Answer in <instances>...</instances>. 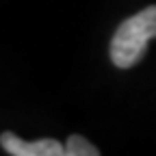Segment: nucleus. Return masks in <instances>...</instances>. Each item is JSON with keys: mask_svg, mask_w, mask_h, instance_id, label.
<instances>
[{"mask_svg": "<svg viewBox=\"0 0 156 156\" xmlns=\"http://www.w3.org/2000/svg\"><path fill=\"white\" fill-rule=\"evenodd\" d=\"M156 37V5L134 13L117 28L111 41V58L117 67H132L143 58L147 41Z\"/></svg>", "mask_w": 156, "mask_h": 156, "instance_id": "obj_1", "label": "nucleus"}, {"mask_svg": "<svg viewBox=\"0 0 156 156\" xmlns=\"http://www.w3.org/2000/svg\"><path fill=\"white\" fill-rule=\"evenodd\" d=\"M0 145L7 154L13 156H65V145L54 139H39V141H24L20 136L5 132L0 134Z\"/></svg>", "mask_w": 156, "mask_h": 156, "instance_id": "obj_2", "label": "nucleus"}, {"mask_svg": "<svg viewBox=\"0 0 156 156\" xmlns=\"http://www.w3.org/2000/svg\"><path fill=\"white\" fill-rule=\"evenodd\" d=\"M98 154H100V150L80 134H72L65 143V156H98Z\"/></svg>", "mask_w": 156, "mask_h": 156, "instance_id": "obj_3", "label": "nucleus"}]
</instances>
